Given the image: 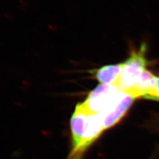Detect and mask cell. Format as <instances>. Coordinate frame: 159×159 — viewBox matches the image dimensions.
Here are the masks:
<instances>
[{
  "instance_id": "1",
  "label": "cell",
  "mask_w": 159,
  "mask_h": 159,
  "mask_svg": "<svg viewBox=\"0 0 159 159\" xmlns=\"http://www.w3.org/2000/svg\"><path fill=\"white\" fill-rule=\"evenodd\" d=\"M146 51V44L142 43L138 49H131L130 55L123 62L122 72L116 84L121 92H125L135 85L147 70L148 61L145 57Z\"/></svg>"
},
{
  "instance_id": "2",
  "label": "cell",
  "mask_w": 159,
  "mask_h": 159,
  "mask_svg": "<svg viewBox=\"0 0 159 159\" xmlns=\"http://www.w3.org/2000/svg\"><path fill=\"white\" fill-rule=\"evenodd\" d=\"M123 93L116 84H101L89 92L81 103L88 114H100L115 103Z\"/></svg>"
},
{
  "instance_id": "3",
  "label": "cell",
  "mask_w": 159,
  "mask_h": 159,
  "mask_svg": "<svg viewBox=\"0 0 159 159\" xmlns=\"http://www.w3.org/2000/svg\"><path fill=\"white\" fill-rule=\"evenodd\" d=\"M104 131L102 119L98 114H88L85 131L80 145L76 151L70 154L68 159H82L84 154Z\"/></svg>"
},
{
  "instance_id": "4",
  "label": "cell",
  "mask_w": 159,
  "mask_h": 159,
  "mask_svg": "<svg viewBox=\"0 0 159 159\" xmlns=\"http://www.w3.org/2000/svg\"><path fill=\"white\" fill-rule=\"evenodd\" d=\"M135 98L123 92L118 100L102 113L98 114L102 119L104 131L111 128L120 121L126 115Z\"/></svg>"
},
{
  "instance_id": "5",
  "label": "cell",
  "mask_w": 159,
  "mask_h": 159,
  "mask_svg": "<svg viewBox=\"0 0 159 159\" xmlns=\"http://www.w3.org/2000/svg\"><path fill=\"white\" fill-rule=\"evenodd\" d=\"M88 113L83 107L81 103H78L70 119V129L72 136V151H76L80 145L85 131L86 118ZM70 152V153H71Z\"/></svg>"
},
{
  "instance_id": "6",
  "label": "cell",
  "mask_w": 159,
  "mask_h": 159,
  "mask_svg": "<svg viewBox=\"0 0 159 159\" xmlns=\"http://www.w3.org/2000/svg\"><path fill=\"white\" fill-rule=\"evenodd\" d=\"M124 64L119 63L109 64L96 70H93L90 73L93 77L102 84H116L121 75Z\"/></svg>"
},
{
  "instance_id": "7",
  "label": "cell",
  "mask_w": 159,
  "mask_h": 159,
  "mask_svg": "<svg viewBox=\"0 0 159 159\" xmlns=\"http://www.w3.org/2000/svg\"><path fill=\"white\" fill-rule=\"evenodd\" d=\"M157 76L150 71L145 70L137 82L125 93H129L134 98H144L151 90L156 82Z\"/></svg>"
},
{
  "instance_id": "8",
  "label": "cell",
  "mask_w": 159,
  "mask_h": 159,
  "mask_svg": "<svg viewBox=\"0 0 159 159\" xmlns=\"http://www.w3.org/2000/svg\"><path fill=\"white\" fill-rule=\"evenodd\" d=\"M145 99H152V100L159 101V78L157 77L156 82L154 86L147 95L144 97Z\"/></svg>"
}]
</instances>
